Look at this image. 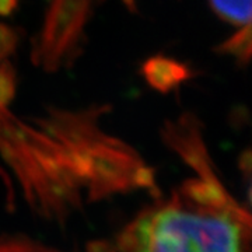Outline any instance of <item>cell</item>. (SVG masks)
<instances>
[{"label":"cell","mask_w":252,"mask_h":252,"mask_svg":"<svg viewBox=\"0 0 252 252\" xmlns=\"http://www.w3.org/2000/svg\"><path fill=\"white\" fill-rule=\"evenodd\" d=\"M161 137L164 143L180 154L198 175H217L216 167L202 137L200 121L195 114L184 112L175 121H167L162 126Z\"/></svg>","instance_id":"3957f363"},{"label":"cell","mask_w":252,"mask_h":252,"mask_svg":"<svg viewBox=\"0 0 252 252\" xmlns=\"http://www.w3.org/2000/svg\"><path fill=\"white\" fill-rule=\"evenodd\" d=\"M219 55H230L237 63L245 67L251 59V23L240 28L234 35L227 38L224 42L215 48Z\"/></svg>","instance_id":"5b68a950"},{"label":"cell","mask_w":252,"mask_h":252,"mask_svg":"<svg viewBox=\"0 0 252 252\" xmlns=\"http://www.w3.org/2000/svg\"><path fill=\"white\" fill-rule=\"evenodd\" d=\"M108 252H251V216L219 175L189 178L122 228Z\"/></svg>","instance_id":"6da1fadb"},{"label":"cell","mask_w":252,"mask_h":252,"mask_svg":"<svg viewBox=\"0 0 252 252\" xmlns=\"http://www.w3.org/2000/svg\"><path fill=\"white\" fill-rule=\"evenodd\" d=\"M17 91V74L9 61L0 62V108H6Z\"/></svg>","instance_id":"52a82bcc"},{"label":"cell","mask_w":252,"mask_h":252,"mask_svg":"<svg viewBox=\"0 0 252 252\" xmlns=\"http://www.w3.org/2000/svg\"><path fill=\"white\" fill-rule=\"evenodd\" d=\"M20 31L0 21V62L7 61V58L16 52L20 42Z\"/></svg>","instance_id":"ba28073f"},{"label":"cell","mask_w":252,"mask_h":252,"mask_svg":"<svg viewBox=\"0 0 252 252\" xmlns=\"http://www.w3.org/2000/svg\"><path fill=\"white\" fill-rule=\"evenodd\" d=\"M0 252H52L44 247H38L30 241H18V240H1Z\"/></svg>","instance_id":"9c48e42d"},{"label":"cell","mask_w":252,"mask_h":252,"mask_svg":"<svg viewBox=\"0 0 252 252\" xmlns=\"http://www.w3.org/2000/svg\"><path fill=\"white\" fill-rule=\"evenodd\" d=\"M20 0H0V16L9 17L18 7Z\"/></svg>","instance_id":"30bf717a"},{"label":"cell","mask_w":252,"mask_h":252,"mask_svg":"<svg viewBox=\"0 0 252 252\" xmlns=\"http://www.w3.org/2000/svg\"><path fill=\"white\" fill-rule=\"evenodd\" d=\"M102 1L51 0L31 52L36 67L55 73L72 66L83 51L86 27Z\"/></svg>","instance_id":"7a4b0ae2"},{"label":"cell","mask_w":252,"mask_h":252,"mask_svg":"<svg viewBox=\"0 0 252 252\" xmlns=\"http://www.w3.org/2000/svg\"><path fill=\"white\" fill-rule=\"evenodd\" d=\"M209 4L223 21L238 27L251 23V0H209Z\"/></svg>","instance_id":"8992f818"},{"label":"cell","mask_w":252,"mask_h":252,"mask_svg":"<svg viewBox=\"0 0 252 252\" xmlns=\"http://www.w3.org/2000/svg\"><path fill=\"white\" fill-rule=\"evenodd\" d=\"M142 74L146 83L158 93L167 94L177 90L182 83L195 76L188 64L164 55L149 58L142 64Z\"/></svg>","instance_id":"277c9868"}]
</instances>
